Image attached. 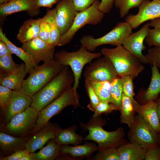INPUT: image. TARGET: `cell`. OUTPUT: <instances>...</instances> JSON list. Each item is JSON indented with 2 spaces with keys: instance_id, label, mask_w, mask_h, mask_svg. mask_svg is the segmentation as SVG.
<instances>
[{
  "instance_id": "13",
  "label": "cell",
  "mask_w": 160,
  "mask_h": 160,
  "mask_svg": "<svg viewBox=\"0 0 160 160\" xmlns=\"http://www.w3.org/2000/svg\"><path fill=\"white\" fill-rule=\"evenodd\" d=\"M13 92L9 102L1 108L2 124L8 123L15 115L26 110L31 106L32 102L31 97L20 90H13Z\"/></svg>"
},
{
  "instance_id": "8",
  "label": "cell",
  "mask_w": 160,
  "mask_h": 160,
  "mask_svg": "<svg viewBox=\"0 0 160 160\" xmlns=\"http://www.w3.org/2000/svg\"><path fill=\"white\" fill-rule=\"evenodd\" d=\"M39 111L30 106L15 115L8 123L2 124L1 131L17 137L32 135Z\"/></svg>"
},
{
  "instance_id": "6",
  "label": "cell",
  "mask_w": 160,
  "mask_h": 160,
  "mask_svg": "<svg viewBox=\"0 0 160 160\" xmlns=\"http://www.w3.org/2000/svg\"><path fill=\"white\" fill-rule=\"evenodd\" d=\"M79 96L77 90L70 86L61 95L39 111L35 126L32 134L36 132L54 116L59 113L64 108L69 105L75 108L79 106Z\"/></svg>"
},
{
  "instance_id": "31",
  "label": "cell",
  "mask_w": 160,
  "mask_h": 160,
  "mask_svg": "<svg viewBox=\"0 0 160 160\" xmlns=\"http://www.w3.org/2000/svg\"><path fill=\"white\" fill-rule=\"evenodd\" d=\"M89 82L100 101L111 103L110 82L107 81H91Z\"/></svg>"
},
{
  "instance_id": "21",
  "label": "cell",
  "mask_w": 160,
  "mask_h": 160,
  "mask_svg": "<svg viewBox=\"0 0 160 160\" xmlns=\"http://www.w3.org/2000/svg\"><path fill=\"white\" fill-rule=\"evenodd\" d=\"M148 148L135 142L127 141L117 148L119 160H144Z\"/></svg>"
},
{
  "instance_id": "49",
  "label": "cell",
  "mask_w": 160,
  "mask_h": 160,
  "mask_svg": "<svg viewBox=\"0 0 160 160\" xmlns=\"http://www.w3.org/2000/svg\"><path fill=\"white\" fill-rule=\"evenodd\" d=\"M149 23L150 26L156 28L160 29V18L151 20Z\"/></svg>"
},
{
  "instance_id": "26",
  "label": "cell",
  "mask_w": 160,
  "mask_h": 160,
  "mask_svg": "<svg viewBox=\"0 0 160 160\" xmlns=\"http://www.w3.org/2000/svg\"><path fill=\"white\" fill-rule=\"evenodd\" d=\"M0 39L5 42L12 54H15L23 61L27 73H29L32 69L38 65L22 47H17L9 40L3 33L1 28H0Z\"/></svg>"
},
{
  "instance_id": "11",
  "label": "cell",
  "mask_w": 160,
  "mask_h": 160,
  "mask_svg": "<svg viewBox=\"0 0 160 160\" xmlns=\"http://www.w3.org/2000/svg\"><path fill=\"white\" fill-rule=\"evenodd\" d=\"M84 81H107L111 82L118 76L114 67L110 59L103 56L89 63L83 73Z\"/></svg>"
},
{
  "instance_id": "1",
  "label": "cell",
  "mask_w": 160,
  "mask_h": 160,
  "mask_svg": "<svg viewBox=\"0 0 160 160\" xmlns=\"http://www.w3.org/2000/svg\"><path fill=\"white\" fill-rule=\"evenodd\" d=\"M73 74L68 66H64L60 73L31 97V106L41 111L72 85Z\"/></svg>"
},
{
  "instance_id": "24",
  "label": "cell",
  "mask_w": 160,
  "mask_h": 160,
  "mask_svg": "<svg viewBox=\"0 0 160 160\" xmlns=\"http://www.w3.org/2000/svg\"><path fill=\"white\" fill-rule=\"evenodd\" d=\"M77 127L74 125L69 128L63 129L55 126L54 139L60 145H76L81 143L84 140L82 135L76 132Z\"/></svg>"
},
{
  "instance_id": "51",
  "label": "cell",
  "mask_w": 160,
  "mask_h": 160,
  "mask_svg": "<svg viewBox=\"0 0 160 160\" xmlns=\"http://www.w3.org/2000/svg\"><path fill=\"white\" fill-rule=\"evenodd\" d=\"M157 111L160 122V99L157 101Z\"/></svg>"
},
{
  "instance_id": "18",
  "label": "cell",
  "mask_w": 160,
  "mask_h": 160,
  "mask_svg": "<svg viewBox=\"0 0 160 160\" xmlns=\"http://www.w3.org/2000/svg\"><path fill=\"white\" fill-rule=\"evenodd\" d=\"M36 0H12L0 5V15L4 17L17 12L26 11L32 15L39 13V8L36 5Z\"/></svg>"
},
{
  "instance_id": "36",
  "label": "cell",
  "mask_w": 160,
  "mask_h": 160,
  "mask_svg": "<svg viewBox=\"0 0 160 160\" xmlns=\"http://www.w3.org/2000/svg\"><path fill=\"white\" fill-rule=\"evenodd\" d=\"M122 79L123 93L130 98L134 106L138 102L134 97L135 94L134 91L133 78L131 76L127 75L124 76Z\"/></svg>"
},
{
  "instance_id": "15",
  "label": "cell",
  "mask_w": 160,
  "mask_h": 160,
  "mask_svg": "<svg viewBox=\"0 0 160 160\" xmlns=\"http://www.w3.org/2000/svg\"><path fill=\"white\" fill-rule=\"evenodd\" d=\"M55 8L56 21L62 36L71 28L78 12L73 0H60Z\"/></svg>"
},
{
  "instance_id": "30",
  "label": "cell",
  "mask_w": 160,
  "mask_h": 160,
  "mask_svg": "<svg viewBox=\"0 0 160 160\" xmlns=\"http://www.w3.org/2000/svg\"><path fill=\"white\" fill-rule=\"evenodd\" d=\"M45 16L50 27L48 44L54 47L59 46L61 35L56 21L55 8L51 9H48Z\"/></svg>"
},
{
  "instance_id": "42",
  "label": "cell",
  "mask_w": 160,
  "mask_h": 160,
  "mask_svg": "<svg viewBox=\"0 0 160 160\" xmlns=\"http://www.w3.org/2000/svg\"><path fill=\"white\" fill-rule=\"evenodd\" d=\"M13 90L8 87L0 85V107L7 105L11 100L13 95Z\"/></svg>"
},
{
  "instance_id": "47",
  "label": "cell",
  "mask_w": 160,
  "mask_h": 160,
  "mask_svg": "<svg viewBox=\"0 0 160 160\" xmlns=\"http://www.w3.org/2000/svg\"><path fill=\"white\" fill-rule=\"evenodd\" d=\"M60 0H36V5L37 7H41L51 8L53 5Z\"/></svg>"
},
{
  "instance_id": "38",
  "label": "cell",
  "mask_w": 160,
  "mask_h": 160,
  "mask_svg": "<svg viewBox=\"0 0 160 160\" xmlns=\"http://www.w3.org/2000/svg\"><path fill=\"white\" fill-rule=\"evenodd\" d=\"M145 41L150 47H160V29L156 28L150 29Z\"/></svg>"
},
{
  "instance_id": "2",
  "label": "cell",
  "mask_w": 160,
  "mask_h": 160,
  "mask_svg": "<svg viewBox=\"0 0 160 160\" xmlns=\"http://www.w3.org/2000/svg\"><path fill=\"white\" fill-rule=\"evenodd\" d=\"M99 117H92L85 124L80 122L81 127L89 132L84 140L96 142L97 144V151L111 148H117L127 141L124 138L125 134L123 128L119 127L113 131H106L102 127L105 123L104 121Z\"/></svg>"
},
{
  "instance_id": "50",
  "label": "cell",
  "mask_w": 160,
  "mask_h": 160,
  "mask_svg": "<svg viewBox=\"0 0 160 160\" xmlns=\"http://www.w3.org/2000/svg\"><path fill=\"white\" fill-rule=\"evenodd\" d=\"M21 160H35L31 153L29 152H27L22 158Z\"/></svg>"
},
{
  "instance_id": "14",
  "label": "cell",
  "mask_w": 160,
  "mask_h": 160,
  "mask_svg": "<svg viewBox=\"0 0 160 160\" xmlns=\"http://www.w3.org/2000/svg\"><path fill=\"white\" fill-rule=\"evenodd\" d=\"M150 26L149 22L145 23L138 31L132 33L123 42L122 45L129 52L137 57L143 64L148 63L142 51L145 49L143 42Z\"/></svg>"
},
{
  "instance_id": "28",
  "label": "cell",
  "mask_w": 160,
  "mask_h": 160,
  "mask_svg": "<svg viewBox=\"0 0 160 160\" xmlns=\"http://www.w3.org/2000/svg\"><path fill=\"white\" fill-rule=\"evenodd\" d=\"M60 145L54 139L49 140L47 145L37 153H30L35 160H53L61 154Z\"/></svg>"
},
{
  "instance_id": "53",
  "label": "cell",
  "mask_w": 160,
  "mask_h": 160,
  "mask_svg": "<svg viewBox=\"0 0 160 160\" xmlns=\"http://www.w3.org/2000/svg\"></svg>"
},
{
  "instance_id": "46",
  "label": "cell",
  "mask_w": 160,
  "mask_h": 160,
  "mask_svg": "<svg viewBox=\"0 0 160 160\" xmlns=\"http://www.w3.org/2000/svg\"><path fill=\"white\" fill-rule=\"evenodd\" d=\"M28 151L25 149L15 152L7 156H1V160H21L22 158Z\"/></svg>"
},
{
  "instance_id": "52",
  "label": "cell",
  "mask_w": 160,
  "mask_h": 160,
  "mask_svg": "<svg viewBox=\"0 0 160 160\" xmlns=\"http://www.w3.org/2000/svg\"><path fill=\"white\" fill-rule=\"evenodd\" d=\"M158 136H159V139L160 140V132L159 133V134L158 135Z\"/></svg>"
},
{
  "instance_id": "37",
  "label": "cell",
  "mask_w": 160,
  "mask_h": 160,
  "mask_svg": "<svg viewBox=\"0 0 160 160\" xmlns=\"http://www.w3.org/2000/svg\"><path fill=\"white\" fill-rule=\"evenodd\" d=\"M119 108L116 105L105 101H100L95 107L92 117L96 118L103 113H108L114 111L119 110Z\"/></svg>"
},
{
  "instance_id": "41",
  "label": "cell",
  "mask_w": 160,
  "mask_h": 160,
  "mask_svg": "<svg viewBox=\"0 0 160 160\" xmlns=\"http://www.w3.org/2000/svg\"><path fill=\"white\" fill-rule=\"evenodd\" d=\"M50 34V27L49 23L45 15L42 18L40 25L38 37L48 43Z\"/></svg>"
},
{
  "instance_id": "25",
  "label": "cell",
  "mask_w": 160,
  "mask_h": 160,
  "mask_svg": "<svg viewBox=\"0 0 160 160\" xmlns=\"http://www.w3.org/2000/svg\"><path fill=\"white\" fill-rule=\"evenodd\" d=\"M152 75L150 84L141 95L143 104L151 100H156L160 93V73L158 68L151 65Z\"/></svg>"
},
{
  "instance_id": "27",
  "label": "cell",
  "mask_w": 160,
  "mask_h": 160,
  "mask_svg": "<svg viewBox=\"0 0 160 160\" xmlns=\"http://www.w3.org/2000/svg\"><path fill=\"white\" fill-rule=\"evenodd\" d=\"M60 148L61 154L69 155L74 158L88 156L98 151L97 146L93 143L74 146L60 145Z\"/></svg>"
},
{
  "instance_id": "29",
  "label": "cell",
  "mask_w": 160,
  "mask_h": 160,
  "mask_svg": "<svg viewBox=\"0 0 160 160\" xmlns=\"http://www.w3.org/2000/svg\"><path fill=\"white\" fill-rule=\"evenodd\" d=\"M120 120L121 124H127L130 128L133 123L135 116L134 106L130 98L123 93L121 100Z\"/></svg>"
},
{
  "instance_id": "9",
  "label": "cell",
  "mask_w": 160,
  "mask_h": 160,
  "mask_svg": "<svg viewBox=\"0 0 160 160\" xmlns=\"http://www.w3.org/2000/svg\"><path fill=\"white\" fill-rule=\"evenodd\" d=\"M100 3L96 0L88 9L78 12L71 28L61 36L59 46L69 43L76 32L85 25H96L101 22L105 14L99 9Z\"/></svg>"
},
{
  "instance_id": "10",
  "label": "cell",
  "mask_w": 160,
  "mask_h": 160,
  "mask_svg": "<svg viewBox=\"0 0 160 160\" xmlns=\"http://www.w3.org/2000/svg\"><path fill=\"white\" fill-rule=\"evenodd\" d=\"M129 128L127 137L130 141L148 148L160 144L158 133L140 115L135 116L133 123Z\"/></svg>"
},
{
  "instance_id": "3",
  "label": "cell",
  "mask_w": 160,
  "mask_h": 160,
  "mask_svg": "<svg viewBox=\"0 0 160 160\" xmlns=\"http://www.w3.org/2000/svg\"><path fill=\"white\" fill-rule=\"evenodd\" d=\"M64 67L54 58L44 61L32 69L23 80L20 90L31 97L58 75Z\"/></svg>"
},
{
  "instance_id": "4",
  "label": "cell",
  "mask_w": 160,
  "mask_h": 160,
  "mask_svg": "<svg viewBox=\"0 0 160 160\" xmlns=\"http://www.w3.org/2000/svg\"><path fill=\"white\" fill-rule=\"evenodd\" d=\"M100 52L110 59L118 76L121 78L129 75L134 79L144 69L143 63L122 45L112 48H103Z\"/></svg>"
},
{
  "instance_id": "45",
  "label": "cell",
  "mask_w": 160,
  "mask_h": 160,
  "mask_svg": "<svg viewBox=\"0 0 160 160\" xmlns=\"http://www.w3.org/2000/svg\"><path fill=\"white\" fill-rule=\"evenodd\" d=\"M115 0H101L99 9L104 13L110 12L112 9Z\"/></svg>"
},
{
  "instance_id": "39",
  "label": "cell",
  "mask_w": 160,
  "mask_h": 160,
  "mask_svg": "<svg viewBox=\"0 0 160 160\" xmlns=\"http://www.w3.org/2000/svg\"><path fill=\"white\" fill-rule=\"evenodd\" d=\"M145 55L148 63L160 68V47H154L150 49Z\"/></svg>"
},
{
  "instance_id": "20",
  "label": "cell",
  "mask_w": 160,
  "mask_h": 160,
  "mask_svg": "<svg viewBox=\"0 0 160 160\" xmlns=\"http://www.w3.org/2000/svg\"><path fill=\"white\" fill-rule=\"evenodd\" d=\"M157 103L156 100L143 104L137 103L134 107L135 113L141 115L158 134L160 132V122L157 111Z\"/></svg>"
},
{
  "instance_id": "44",
  "label": "cell",
  "mask_w": 160,
  "mask_h": 160,
  "mask_svg": "<svg viewBox=\"0 0 160 160\" xmlns=\"http://www.w3.org/2000/svg\"><path fill=\"white\" fill-rule=\"evenodd\" d=\"M96 0H73L76 11L80 12L85 10L90 7Z\"/></svg>"
},
{
  "instance_id": "5",
  "label": "cell",
  "mask_w": 160,
  "mask_h": 160,
  "mask_svg": "<svg viewBox=\"0 0 160 160\" xmlns=\"http://www.w3.org/2000/svg\"><path fill=\"white\" fill-rule=\"evenodd\" d=\"M102 55L101 52H89L81 45L79 49L75 52H68L64 50L58 51L55 53L54 58L63 66L70 67L75 79L73 87L74 89L77 90L84 66Z\"/></svg>"
},
{
  "instance_id": "23",
  "label": "cell",
  "mask_w": 160,
  "mask_h": 160,
  "mask_svg": "<svg viewBox=\"0 0 160 160\" xmlns=\"http://www.w3.org/2000/svg\"><path fill=\"white\" fill-rule=\"evenodd\" d=\"M27 73L25 64L22 63L15 71L0 77V85L6 86L12 90H20Z\"/></svg>"
},
{
  "instance_id": "19",
  "label": "cell",
  "mask_w": 160,
  "mask_h": 160,
  "mask_svg": "<svg viewBox=\"0 0 160 160\" xmlns=\"http://www.w3.org/2000/svg\"><path fill=\"white\" fill-rule=\"evenodd\" d=\"M32 135L17 137L1 131L0 148L2 156H7L24 149L26 143Z\"/></svg>"
},
{
  "instance_id": "43",
  "label": "cell",
  "mask_w": 160,
  "mask_h": 160,
  "mask_svg": "<svg viewBox=\"0 0 160 160\" xmlns=\"http://www.w3.org/2000/svg\"><path fill=\"white\" fill-rule=\"evenodd\" d=\"M145 160H160V146L156 145L149 148L146 152Z\"/></svg>"
},
{
  "instance_id": "35",
  "label": "cell",
  "mask_w": 160,
  "mask_h": 160,
  "mask_svg": "<svg viewBox=\"0 0 160 160\" xmlns=\"http://www.w3.org/2000/svg\"><path fill=\"white\" fill-rule=\"evenodd\" d=\"M120 155L117 148H111L98 151L92 158L95 160H119Z\"/></svg>"
},
{
  "instance_id": "48",
  "label": "cell",
  "mask_w": 160,
  "mask_h": 160,
  "mask_svg": "<svg viewBox=\"0 0 160 160\" xmlns=\"http://www.w3.org/2000/svg\"><path fill=\"white\" fill-rule=\"evenodd\" d=\"M8 54H12L5 42L0 39V57Z\"/></svg>"
},
{
  "instance_id": "22",
  "label": "cell",
  "mask_w": 160,
  "mask_h": 160,
  "mask_svg": "<svg viewBox=\"0 0 160 160\" xmlns=\"http://www.w3.org/2000/svg\"><path fill=\"white\" fill-rule=\"evenodd\" d=\"M42 18L30 19L24 22L16 36L17 39L23 43L38 37Z\"/></svg>"
},
{
  "instance_id": "16",
  "label": "cell",
  "mask_w": 160,
  "mask_h": 160,
  "mask_svg": "<svg viewBox=\"0 0 160 160\" xmlns=\"http://www.w3.org/2000/svg\"><path fill=\"white\" fill-rule=\"evenodd\" d=\"M21 47L37 65L41 61L44 62L54 58L55 47L39 37L23 43Z\"/></svg>"
},
{
  "instance_id": "40",
  "label": "cell",
  "mask_w": 160,
  "mask_h": 160,
  "mask_svg": "<svg viewBox=\"0 0 160 160\" xmlns=\"http://www.w3.org/2000/svg\"><path fill=\"white\" fill-rule=\"evenodd\" d=\"M84 81L85 88L90 101L88 107L90 109L94 111L95 107L100 100L91 87L89 82Z\"/></svg>"
},
{
  "instance_id": "32",
  "label": "cell",
  "mask_w": 160,
  "mask_h": 160,
  "mask_svg": "<svg viewBox=\"0 0 160 160\" xmlns=\"http://www.w3.org/2000/svg\"><path fill=\"white\" fill-rule=\"evenodd\" d=\"M110 92L111 103L117 105L120 110L123 93L122 78L118 76L111 82Z\"/></svg>"
},
{
  "instance_id": "33",
  "label": "cell",
  "mask_w": 160,
  "mask_h": 160,
  "mask_svg": "<svg viewBox=\"0 0 160 160\" xmlns=\"http://www.w3.org/2000/svg\"><path fill=\"white\" fill-rule=\"evenodd\" d=\"M12 55L8 54L0 57V77L15 71L19 67L20 64L14 61Z\"/></svg>"
},
{
  "instance_id": "12",
  "label": "cell",
  "mask_w": 160,
  "mask_h": 160,
  "mask_svg": "<svg viewBox=\"0 0 160 160\" xmlns=\"http://www.w3.org/2000/svg\"><path fill=\"white\" fill-rule=\"evenodd\" d=\"M159 18H160V0H144L139 7L137 13L127 16L125 22L133 28H135L145 22Z\"/></svg>"
},
{
  "instance_id": "34",
  "label": "cell",
  "mask_w": 160,
  "mask_h": 160,
  "mask_svg": "<svg viewBox=\"0 0 160 160\" xmlns=\"http://www.w3.org/2000/svg\"><path fill=\"white\" fill-rule=\"evenodd\" d=\"M144 0H115L114 4L119 11V15L121 18L125 17L129 10L138 7Z\"/></svg>"
},
{
  "instance_id": "17",
  "label": "cell",
  "mask_w": 160,
  "mask_h": 160,
  "mask_svg": "<svg viewBox=\"0 0 160 160\" xmlns=\"http://www.w3.org/2000/svg\"><path fill=\"white\" fill-rule=\"evenodd\" d=\"M55 126L49 121L31 136L26 143L25 149L32 153L43 147L49 140L55 138Z\"/></svg>"
},
{
  "instance_id": "7",
  "label": "cell",
  "mask_w": 160,
  "mask_h": 160,
  "mask_svg": "<svg viewBox=\"0 0 160 160\" xmlns=\"http://www.w3.org/2000/svg\"><path fill=\"white\" fill-rule=\"evenodd\" d=\"M133 28L128 23H118L109 32L103 36L95 38L91 35H85L80 40L81 45L92 52L98 47L104 44L117 46L122 45L124 40L132 32Z\"/></svg>"
}]
</instances>
